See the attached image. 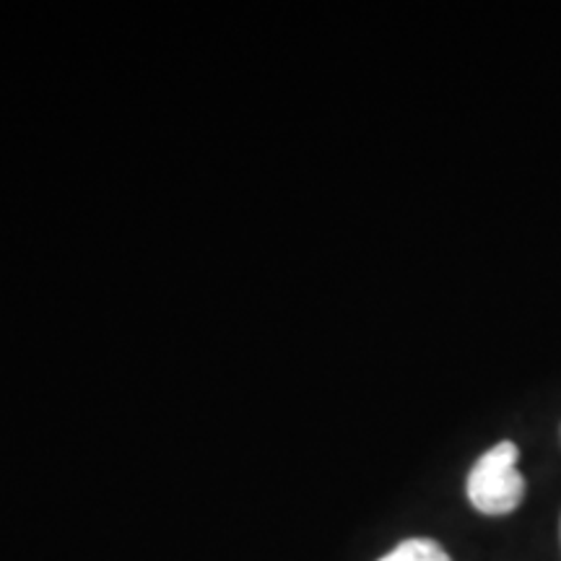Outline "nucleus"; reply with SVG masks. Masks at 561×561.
<instances>
[{
	"mask_svg": "<svg viewBox=\"0 0 561 561\" xmlns=\"http://www.w3.org/2000/svg\"><path fill=\"white\" fill-rule=\"evenodd\" d=\"M520 450L515 442H500L476 460L468 473V500L483 515H510L525 500V479L517 471Z\"/></svg>",
	"mask_w": 561,
	"mask_h": 561,
	"instance_id": "f257e3e1",
	"label": "nucleus"
},
{
	"mask_svg": "<svg viewBox=\"0 0 561 561\" xmlns=\"http://www.w3.org/2000/svg\"><path fill=\"white\" fill-rule=\"evenodd\" d=\"M380 561H453L450 553L432 538H409L401 546L385 553Z\"/></svg>",
	"mask_w": 561,
	"mask_h": 561,
	"instance_id": "f03ea898",
	"label": "nucleus"
}]
</instances>
